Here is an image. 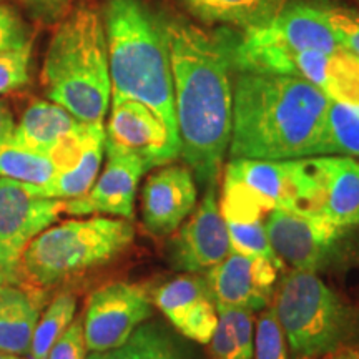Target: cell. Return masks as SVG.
Here are the masks:
<instances>
[{
  "label": "cell",
  "mask_w": 359,
  "mask_h": 359,
  "mask_svg": "<svg viewBox=\"0 0 359 359\" xmlns=\"http://www.w3.org/2000/svg\"><path fill=\"white\" fill-rule=\"evenodd\" d=\"M180 155L200 187L217 185L228 154L233 115V65L222 32L185 20L165 24Z\"/></svg>",
  "instance_id": "obj_1"
},
{
  "label": "cell",
  "mask_w": 359,
  "mask_h": 359,
  "mask_svg": "<svg viewBox=\"0 0 359 359\" xmlns=\"http://www.w3.org/2000/svg\"><path fill=\"white\" fill-rule=\"evenodd\" d=\"M230 158L314 156L331 98L294 75L233 70Z\"/></svg>",
  "instance_id": "obj_2"
},
{
  "label": "cell",
  "mask_w": 359,
  "mask_h": 359,
  "mask_svg": "<svg viewBox=\"0 0 359 359\" xmlns=\"http://www.w3.org/2000/svg\"><path fill=\"white\" fill-rule=\"evenodd\" d=\"M103 25L109 47L111 102L145 103L178 138L165 24L142 0H110Z\"/></svg>",
  "instance_id": "obj_3"
},
{
  "label": "cell",
  "mask_w": 359,
  "mask_h": 359,
  "mask_svg": "<svg viewBox=\"0 0 359 359\" xmlns=\"http://www.w3.org/2000/svg\"><path fill=\"white\" fill-rule=\"evenodd\" d=\"M48 100L83 123H103L111 100L105 25L100 13L80 7L58 22L42 67Z\"/></svg>",
  "instance_id": "obj_4"
},
{
  "label": "cell",
  "mask_w": 359,
  "mask_h": 359,
  "mask_svg": "<svg viewBox=\"0 0 359 359\" xmlns=\"http://www.w3.org/2000/svg\"><path fill=\"white\" fill-rule=\"evenodd\" d=\"M130 219L97 215L48 226L27 246L20 259L19 285L45 291L110 263L132 245Z\"/></svg>",
  "instance_id": "obj_5"
},
{
  "label": "cell",
  "mask_w": 359,
  "mask_h": 359,
  "mask_svg": "<svg viewBox=\"0 0 359 359\" xmlns=\"http://www.w3.org/2000/svg\"><path fill=\"white\" fill-rule=\"evenodd\" d=\"M276 318L293 359H318L343 348L356 314L316 273L291 269L278 286Z\"/></svg>",
  "instance_id": "obj_6"
},
{
  "label": "cell",
  "mask_w": 359,
  "mask_h": 359,
  "mask_svg": "<svg viewBox=\"0 0 359 359\" xmlns=\"http://www.w3.org/2000/svg\"><path fill=\"white\" fill-rule=\"evenodd\" d=\"M233 70L290 75L291 57L303 52H341L326 17V7L290 4L269 24L258 29L222 30Z\"/></svg>",
  "instance_id": "obj_7"
},
{
  "label": "cell",
  "mask_w": 359,
  "mask_h": 359,
  "mask_svg": "<svg viewBox=\"0 0 359 359\" xmlns=\"http://www.w3.org/2000/svg\"><path fill=\"white\" fill-rule=\"evenodd\" d=\"M306 158H230L224 167L219 212L224 222H255L276 208H306L313 198Z\"/></svg>",
  "instance_id": "obj_8"
},
{
  "label": "cell",
  "mask_w": 359,
  "mask_h": 359,
  "mask_svg": "<svg viewBox=\"0 0 359 359\" xmlns=\"http://www.w3.org/2000/svg\"><path fill=\"white\" fill-rule=\"evenodd\" d=\"M271 248L283 263L318 273L338 258L348 231L306 208H276L264 218Z\"/></svg>",
  "instance_id": "obj_9"
},
{
  "label": "cell",
  "mask_w": 359,
  "mask_h": 359,
  "mask_svg": "<svg viewBox=\"0 0 359 359\" xmlns=\"http://www.w3.org/2000/svg\"><path fill=\"white\" fill-rule=\"evenodd\" d=\"M65 213V200L42 198L25 183L0 178V273L19 285L20 259L35 236Z\"/></svg>",
  "instance_id": "obj_10"
},
{
  "label": "cell",
  "mask_w": 359,
  "mask_h": 359,
  "mask_svg": "<svg viewBox=\"0 0 359 359\" xmlns=\"http://www.w3.org/2000/svg\"><path fill=\"white\" fill-rule=\"evenodd\" d=\"M154 299L145 286L116 281L88 296L82 316L85 344L90 353L114 349L130 338L154 313Z\"/></svg>",
  "instance_id": "obj_11"
},
{
  "label": "cell",
  "mask_w": 359,
  "mask_h": 359,
  "mask_svg": "<svg viewBox=\"0 0 359 359\" xmlns=\"http://www.w3.org/2000/svg\"><path fill=\"white\" fill-rule=\"evenodd\" d=\"M105 145L138 156L148 172L180 156L178 138L154 110L137 100L111 102Z\"/></svg>",
  "instance_id": "obj_12"
},
{
  "label": "cell",
  "mask_w": 359,
  "mask_h": 359,
  "mask_svg": "<svg viewBox=\"0 0 359 359\" xmlns=\"http://www.w3.org/2000/svg\"><path fill=\"white\" fill-rule=\"evenodd\" d=\"M280 271V262L230 251L226 258L206 271L205 278L217 306L257 311L271 302Z\"/></svg>",
  "instance_id": "obj_13"
},
{
  "label": "cell",
  "mask_w": 359,
  "mask_h": 359,
  "mask_svg": "<svg viewBox=\"0 0 359 359\" xmlns=\"http://www.w3.org/2000/svg\"><path fill=\"white\" fill-rule=\"evenodd\" d=\"M226 222L219 212L217 185L205 188V196L187 223L180 224L170 245L173 266L187 273L208 271L230 255Z\"/></svg>",
  "instance_id": "obj_14"
},
{
  "label": "cell",
  "mask_w": 359,
  "mask_h": 359,
  "mask_svg": "<svg viewBox=\"0 0 359 359\" xmlns=\"http://www.w3.org/2000/svg\"><path fill=\"white\" fill-rule=\"evenodd\" d=\"M107 165L87 193L65 200V213L72 217H118L132 222L135 217V196L140 178L148 170L132 154L105 145Z\"/></svg>",
  "instance_id": "obj_15"
},
{
  "label": "cell",
  "mask_w": 359,
  "mask_h": 359,
  "mask_svg": "<svg viewBox=\"0 0 359 359\" xmlns=\"http://www.w3.org/2000/svg\"><path fill=\"white\" fill-rule=\"evenodd\" d=\"M306 163L314 185L308 210L346 231L359 228V158L318 155Z\"/></svg>",
  "instance_id": "obj_16"
},
{
  "label": "cell",
  "mask_w": 359,
  "mask_h": 359,
  "mask_svg": "<svg viewBox=\"0 0 359 359\" xmlns=\"http://www.w3.org/2000/svg\"><path fill=\"white\" fill-rule=\"evenodd\" d=\"M155 306L185 338L208 344L218 325V308L206 278L198 273L173 278L155 291Z\"/></svg>",
  "instance_id": "obj_17"
},
{
  "label": "cell",
  "mask_w": 359,
  "mask_h": 359,
  "mask_svg": "<svg viewBox=\"0 0 359 359\" xmlns=\"http://www.w3.org/2000/svg\"><path fill=\"white\" fill-rule=\"evenodd\" d=\"M198 188L191 170L168 165L147 180L142 190V219L151 235L170 236L195 210Z\"/></svg>",
  "instance_id": "obj_18"
},
{
  "label": "cell",
  "mask_w": 359,
  "mask_h": 359,
  "mask_svg": "<svg viewBox=\"0 0 359 359\" xmlns=\"http://www.w3.org/2000/svg\"><path fill=\"white\" fill-rule=\"evenodd\" d=\"M290 75L316 85L331 100L359 107V58L351 53H298L291 57Z\"/></svg>",
  "instance_id": "obj_19"
},
{
  "label": "cell",
  "mask_w": 359,
  "mask_h": 359,
  "mask_svg": "<svg viewBox=\"0 0 359 359\" xmlns=\"http://www.w3.org/2000/svg\"><path fill=\"white\" fill-rule=\"evenodd\" d=\"M45 291L11 285L0 294V351L27 356L45 299Z\"/></svg>",
  "instance_id": "obj_20"
},
{
  "label": "cell",
  "mask_w": 359,
  "mask_h": 359,
  "mask_svg": "<svg viewBox=\"0 0 359 359\" xmlns=\"http://www.w3.org/2000/svg\"><path fill=\"white\" fill-rule=\"evenodd\" d=\"M105 154V127L103 123H88L83 143L74 163L55 175L50 183L43 187H30L29 191L42 198L72 200L90 190L100 172Z\"/></svg>",
  "instance_id": "obj_21"
},
{
  "label": "cell",
  "mask_w": 359,
  "mask_h": 359,
  "mask_svg": "<svg viewBox=\"0 0 359 359\" xmlns=\"http://www.w3.org/2000/svg\"><path fill=\"white\" fill-rule=\"evenodd\" d=\"M82 125L83 122L64 107L47 100H35L27 107L20 122L15 125L11 140L29 150L50 155L58 143L77 132Z\"/></svg>",
  "instance_id": "obj_22"
},
{
  "label": "cell",
  "mask_w": 359,
  "mask_h": 359,
  "mask_svg": "<svg viewBox=\"0 0 359 359\" xmlns=\"http://www.w3.org/2000/svg\"><path fill=\"white\" fill-rule=\"evenodd\" d=\"M193 15L206 24H226L241 30L269 24L285 0H182Z\"/></svg>",
  "instance_id": "obj_23"
},
{
  "label": "cell",
  "mask_w": 359,
  "mask_h": 359,
  "mask_svg": "<svg viewBox=\"0 0 359 359\" xmlns=\"http://www.w3.org/2000/svg\"><path fill=\"white\" fill-rule=\"evenodd\" d=\"M87 359H191L190 354L158 323H142L123 344L92 353Z\"/></svg>",
  "instance_id": "obj_24"
},
{
  "label": "cell",
  "mask_w": 359,
  "mask_h": 359,
  "mask_svg": "<svg viewBox=\"0 0 359 359\" xmlns=\"http://www.w3.org/2000/svg\"><path fill=\"white\" fill-rule=\"evenodd\" d=\"M218 308V325L212 344L213 359H255V311Z\"/></svg>",
  "instance_id": "obj_25"
},
{
  "label": "cell",
  "mask_w": 359,
  "mask_h": 359,
  "mask_svg": "<svg viewBox=\"0 0 359 359\" xmlns=\"http://www.w3.org/2000/svg\"><path fill=\"white\" fill-rule=\"evenodd\" d=\"M343 155L359 158V107L343 102H330L320 143L314 156Z\"/></svg>",
  "instance_id": "obj_26"
},
{
  "label": "cell",
  "mask_w": 359,
  "mask_h": 359,
  "mask_svg": "<svg viewBox=\"0 0 359 359\" xmlns=\"http://www.w3.org/2000/svg\"><path fill=\"white\" fill-rule=\"evenodd\" d=\"M55 173V161L50 155L29 150L12 140L0 145V178L15 180L30 187H43L52 182Z\"/></svg>",
  "instance_id": "obj_27"
},
{
  "label": "cell",
  "mask_w": 359,
  "mask_h": 359,
  "mask_svg": "<svg viewBox=\"0 0 359 359\" xmlns=\"http://www.w3.org/2000/svg\"><path fill=\"white\" fill-rule=\"evenodd\" d=\"M77 299L74 294L62 293L48 304L47 309L40 314L35 326L32 343L29 349V359H47L55 341L65 333L67 327L75 318Z\"/></svg>",
  "instance_id": "obj_28"
},
{
  "label": "cell",
  "mask_w": 359,
  "mask_h": 359,
  "mask_svg": "<svg viewBox=\"0 0 359 359\" xmlns=\"http://www.w3.org/2000/svg\"><path fill=\"white\" fill-rule=\"evenodd\" d=\"M231 251L245 255H257L273 262L283 263L271 248L263 219L255 222H226Z\"/></svg>",
  "instance_id": "obj_29"
},
{
  "label": "cell",
  "mask_w": 359,
  "mask_h": 359,
  "mask_svg": "<svg viewBox=\"0 0 359 359\" xmlns=\"http://www.w3.org/2000/svg\"><path fill=\"white\" fill-rule=\"evenodd\" d=\"M255 359H288V344L273 304L263 308L255 326Z\"/></svg>",
  "instance_id": "obj_30"
},
{
  "label": "cell",
  "mask_w": 359,
  "mask_h": 359,
  "mask_svg": "<svg viewBox=\"0 0 359 359\" xmlns=\"http://www.w3.org/2000/svg\"><path fill=\"white\" fill-rule=\"evenodd\" d=\"M32 45L20 50L0 52V95L24 88L30 82Z\"/></svg>",
  "instance_id": "obj_31"
},
{
  "label": "cell",
  "mask_w": 359,
  "mask_h": 359,
  "mask_svg": "<svg viewBox=\"0 0 359 359\" xmlns=\"http://www.w3.org/2000/svg\"><path fill=\"white\" fill-rule=\"evenodd\" d=\"M326 17L341 48L359 58V12L326 7Z\"/></svg>",
  "instance_id": "obj_32"
},
{
  "label": "cell",
  "mask_w": 359,
  "mask_h": 359,
  "mask_svg": "<svg viewBox=\"0 0 359 359\" xmlns=\"http://www.w3.org/2000/svg\"><path fill=\"white\" fill-rule=\"evenodd\" d=\"M32 45V32L24 19L0 2V52L20 50Z\"/></svg>",
  "instance_id": "obj_33"
},
{
  "label": "cell",
  "mask_w": 359,
  "mask_h": 359,
  "mask_svg": "<svg viewBox=\"0 0 359 359\" xmlns=\"http://www.w3.org/2000/svg\"><path fill=\"white\" fill-rule=\"evenodd\" d=\"M87 344L83 336L82 318L74 320L65 333L55 341L47 359H87Z\"/></svg>",
  "instance_id": "obj_34"
},
{
  "label": "cell",
  "mask_w": 359,
  "mask_h": 359,
  "mask_svg": "<svg viewBox=\"0 0 359 359\" xmlns=\"http://www.w3.org/2000/svg\"><path fill=\"white\" fill-rule=\"evenodd\" d=\"M40 24H58L69 12V0H8Z\"/></svg>",
  "instance_id": "obj_35"
},
{
  "label": "cell",
  "mask_w": 359,
  "mask_h": 359,
  "mask_svg": "<svg viewBox=\"0 0 359 359\" xmlns=\"http://www.w3.org/2000/svg\"><path fill=\"white\" fill-rule=\"evenodd\" d=\"M13 128H15V123H13V116L11 111V107L6 100L0 98V145L11 140Z\"/></svg>",
  "instance_id": "obj_36"
},
{
  "label": "cell",
  "mask_w": 359,
  "mask_h": 359,
  "mask_svg": "<svg viewBox=\"0 0 359 359\" xmlns=\"http://www.w3.org/2000/svg\"><path fill=\"white\" fill-rule=\"evenodd\" d=\"M325 359H359V349H353V348H348V346H343L339 349H336V351L326 354V356H323Z\"/></svg>",
  "instance_id": "obj_37"
},
{
  "label": "cell",
  "mask_w": 359,
  "mask_h": 359,
  "mask_svg": "<svg viewBox=\"0 0 359 359\" xmlns=\"http://www.w3.org/2000/svg\"><path fill=\"white\" fill-rule=\"evenodd\" d=\"M11 285H12V283H11V281H8V280H7V278L2 275V273H0V294H2V293H4V291H6V290H7V288H8V286H11Z\"/></svg>",
  "instance_id": "obj_38"
},
{
  "label": "cell",
  "mask_w": 359,
  "mask_h": 359,
  "mask_svg": "<svg viewBox=\"0 0 359 359\" xmlns=\"http://www.w3.org/2000/svg\"><path fill=\"white\" fill-rule=\"evenodd\" d=\"M0 359H22V358L15 356V354H8V353L0 351Z\"/></svg>",
  "instance_id": "obj_39"
}]
</instances>
